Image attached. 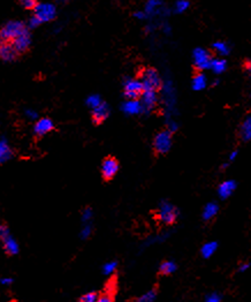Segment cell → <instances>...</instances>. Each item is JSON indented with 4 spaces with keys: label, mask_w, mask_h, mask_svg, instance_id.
Instances as JSON below:
<instances>
[{
    "label": "cell",
    "mask_w": 251,
    "mask_h": 302,
    "mask_svg": "<svg viewBox=\"0 0 251 302\" xmlns=\"http://www.w3.org/2000/svg\"><path fill=\"white\" fill-rule=\"evenodd\" d=\"M28 32V28L20 21H10L0 28V38L7 42H14L18 37Z\"/></svg>",
    "instance_id": "cell-1"
},
{
    "label": "cell",
    "mask_w": 251,
    "mask_h": 302,
    "mask_svg": "<svg viewBox=\"0 0 251 302\" xmlns=\"http://www.w3.org/2000/svg\"><path fill=\"white\" fill-rule=\"evenodd\" d=\"M173 132L168 128L156 134L154 139V151L157 155H165L172 148Z\"/></svg>",
    "instance_id": "cell-2"
},
{
    "label": "cell",
    "mask_w": 251,
    "mask_h": 302,
    "mask_svg": "<svg viewBox=\"0 0 251 302\" xmlns=\"http://www.w3.org/2000/svg\"><path fill=\"white\" fill-rule=\"evenodd\" d=\"M120 164L119 160L116 157V156L108 155L106 157L102 158V165H100V174H102V179L105 183L111 182L114 177H116L118 171H119Z\"/></svg>",
    "instance_id": "cell-3"
},
{
    "label": "cell",
    "mask_w": 251,
    "mask_h": 302,
    "mask_svg": "<svg viewBox=\"0 0 251 302\" xmlns=\"http://www.w3.org/2000/svg\"><path fill=\"white\" fill-rule=\"evenodd\" d=\"M138 80L143 83L146 90H151L157 93L158 90H160L162 88L160 75H159V73L154 68H146V70H143L142 74H140V79Z\"/></svg>",
    "instance_id": "cell-4"
},
{
    "label": "cell",
    "mask_w": 251,
    "mask_h": 302,
    "mask_svg": "<svg viewBox=\"0 0 251 302\" xmlns=\"http://www.w3.org/2000/svg\"><path fill=\"white\" fill-rule=\"evenodd\" d=\"M144 86L138 79H130L124 83V94L128 101H138V98L143 96Z\"/></svg>",
    "instance_id": "cell-5"
},
{
    "label": "cell",
    "mask_w": 251,
    "mask_h": 302,
    "mask_svg": "<svg viewBox=\"0 0 251 302\" xmlns=\"http://www.w3.org/2000/svg\"><path fill=\"white\" fill-rule=\"evenodd\" d=\"M157 216L158 219L160 220L162 224L172 225L176 223L178 219V210L176 206L168 203V202H162V203L159 205Z\"/></svg>",
    "instance_id": "cell-6"
},
{
    "label": "cell",
    "mask_w": 251,
    "mask_h": 302,
    "mask_svg": "<svg viewBox=\"0 0 251 302\" xmlns=\"http://www.w3.org/2000/svg\"><path fill=\"white\" fill-rule=\"evenodd\" d=\"M192 59L195 67L200 71L208 70L211 66V55L205 49L197 48L192 53Z\"/></svg>",
    "instance_id": "cell-7"
},
{
    "label": "cell",
    "mask_w": 251,
    "mask_h": 302,
    "mask_svg": "<svg viewBox=\"0 0 251 302\" xmlns=\"http://www.w3.org/2000/svg\"><path fill=\"white\" fill-rule=\"evenodd\" d=\"M53 131H56V127L50 118H40V120L36 121L35 126H34V135H35V139L38 140L44 137L48 133Z\"/></svg>",
    "instance_id": "cell-8"
},
{
    "label": "cell",
    "mask_w": 251,
    "mask_h": 302,
    "mask_svg": "<svg viewBox=\"0 0 251 302\" xmlns=\"http://www.w3.org/2000/svg\"><path fill=\"white\" fill-rule=\"evenodd\" d=\"M116 276H113L110 280L106 282L104 289L98 294L97 302H114L116 293Z\"/></svg>",
    "instance_id": "cell-9"
},
{
    "label": "cell",
    "mask_w": 251,
    "mask_h": 302,
    "mask_svg": "<svg viewBox=\"0 0 251 302\" xmlns=\"http://www.w3.org/2000/svg\"><path fill=\"white\" fill-rule=\"evenodd\" d=\"M21 57L15 51L13 42H7L0 38V60L2 61H16Z\"/></svg>",
    "instance_id": "cell-10"
},
{
    "label": "cell",
    "mask_w": 251,
    "mask_h": 302,
    "mask_svg": "<svg viewBox=\"0 0 251 302\" xmlns=\"http://www.w3.org/2000/svg\"><path fill=\"white\" fill-rule=\"evenodd\" d=\"M110 116V108L108 105L106 104V103H100V104H98L96 108L92 110V112H91V121H92V125L98 126L102 125L105 122V120L108 119Z\"/></svg>",
    "instance_id": "cell-11"
},
{
    "label": "cell",
    "mask_w": 251,
    "mask_h": 302,
    "mask_svg": "<svg viewBox=\"0 0 251 302\" xmlns=\"http://www.w3.org/2000/svg\"><path fill=\"white\" fill-rule=\"evenodd\" d=\"M14 49L15 51L18 52V55L20 57H24L26 55H28L30 52V35L29 32L24 33V35H21L20 37H18L16 40L13 42Z\"/></svg>",
    "instance_id": "cell-12"
},
{
    "label": "cell",
    "mask_w": 251,
    "mask_h": 302,
    "mask_svg": "<svg viewBox=\"0 0 251 302\" xmlns=\"http://www.w3.org/2000/svg\"><path fill=\"white\" fill-rule=\"evenodd\" d=\"M236 188V183L233 180H226L220 183L218 187V195L220 198H228Z\"/></svg>",
    "instance_id": "cell-13"
},
{
    "label": "cell",
    "mask_w": 251,
    "mask_h": 302,
    "mask_svg": "<svg viewBox=\"0 0 251 302\" xmlns=\"http://www.w3.org/2000/svg\"><path fill=\"white\" fill-rule=\"evenodd\" d=\"M2 248L4 250H5L6 255L8 256H13V255H16L18 251V243L15 240L12 238V236H10V238H7L5 241L2 242Z\"/></svg>",
    "instance_id": "cell-14"
},
{
    "label": "cell",
    "mask_w": 251,
    "mask_h": 302,
    "mask_svg": "<svg viewBox=\"0 0 251 302\" xmlns=\"http://www.w3.org/2000/svg\"><path fill=\"white\" fill-rule=\"evenodd\" d=\"M192 89L196 90V91H200V90L205 89V88H206V86H208L206 76H205L204 74H202V73L196 74L192 79Z\"/></svg>",
    "instance_id": "cell-15"
},
{
    "label": "cell",
    "mask_w": 251,
    "mask_h": 302,
    "mask_svg": "<svg viewBox=\"0 0 251 302\" xmlns=\"http://www.w3.org/2000/svg\"><path fill=\"white\" fill-rule=\"evenodd\" d=\"M142 101L146 108L152 109L156 105V103H157V93L151 90H146L142 96Z\"/></svg>",
    "instance_id": "cell-16"
},
{
    "label": "cell",
    "mask_w": 251,
    "mask_h": 302,
    "mask_svg": "<svg viewBox=\"0 0 251 302\" xmlns=\"http://www.w3.org/2000/svg\"><path fill=\"white\" fill-rule=\"evenodd\" d=\"M226 68H227V61L225 59H222V58L212 59L210 70H212V72L216 73V74H222V73L226 71Z\"/></svg>",
    "instance_id": "cell-17"
},
{
    "label": "cell",
    "mask_w": 251,
    "mask_h": 302,
    "mask_svg": "<svg viewBox=\"0 0 251 302\" xmlns=\"http://www.w3.org/2000/svg\"><path fill=\"white\" fill-rule=\"evenodd\" d=\"M176 271V264L173 261H165L159 266V274L162 276H170Z\"/></svg>",
    "instance_id": "cell-18"
},
{
    "label": "cell",
    "mask_w": 251,
    "mask_h": 302,
    "mask_svg": "<svg viewBox=\"0 0 251 302\" xmlns=\"http://www.w3.org/2000/svg\"><path fill=\"white\" fill-rule=\"evenodd\" d=\"M218 211H219L218 204L211 202V203L205 205V208L203 210V218L205 220H211L212 218H214L216 216Z\"/></svg>",
    "instance_id": "cell-19"
},
{
    "label": "cell",
    "mask_w": 251,
    "mask_h": 302,
    "mask_svg": "<svg viewBox=\"0 0 251 302\" xmlns=\"http://www.w3.org/2000/svg\"><path fill=\"white\" fill-rule=\"evenodd\" d=\"M241 136L244 141L251 140V116L246 117L241 125Z\"/></svg>",
    "instance_id": "cell-20"
},
{
    "label": "cell",
    "mask_w": 251,
    "mask_h": 302,
    "mask_svg": "<svg viewBox=\"0 0 251 302\" xmlns=\"http://www.w3.org/2000/svg\"><path fill=\"white\" fill-rule=\"evenodd\" d=\"M216 249H218V243L216 241H211V242H206L203 247H202L200 253L203 255V257L208 258L216 253Z\"/></svg>",
    "instance_id": "cell-21"
},
{
    "label": "cell",
    "mask_w": 251,
    "mask_h": 302,
    "mask_svg": "<svg viewBox=\"0 0 251 302\" xmlns=\"http://www.w3.org/2000/svg\"><path fill=\"white\" fill-rule=\"evenodd\" d=\"M157 294H158L157 288H152L150 290H148L146 293L142 294L140 296L136 297L132 302H154V300L157 299Z\"/></svg>",
    "instance_id": "cell-22"
},
{
    "label": "cell",
    "mask_w": 251,
    "mask_h": 302,
    "mask_svg": "<svg viewBox=\"0 0 251 302\" xmlns=\"http://www.w3.org/2000/svg\"><path fill=\"white\" fill-rule=\"evenodd\" d=\"M214 51L220 56H227L230 51V45H228L226 42H222V41L216 42V43L214 44Z\"/></svg>",
    "instance_id": "cell-23"
},
{
    "label": "cell",
    "mask_w": 251,
    "mask_h": 302,
    "mask_svg": "<svg viewBox=\"0 0 251 302\" xmlns=\"http://www.w3.org/2000/svg\"><path fill=\"white\" fill-rule=\"evenodd\" d=\"M18 5H21L26 11H36L40 4L37 0H24V2H18Z\"/></svg>",
    "instance_id": "cell-24"
},
{
    "label": "cell",
    "mask_w": 251,
    "mask_h": 302,
    "mask_svg": "<svg viewBox=\"0 0 251 302\" xmlns=\"http://www.w3.org/2000/svg\"><path fill=\"white\" fill-rule=\"evenodd\" d=\"M140 110V104L138 101H128L126 104V111L129 113H138Z\"/></svg>",
    "instance_id": "cell-25"
},
{
    "label": "cell",
    "mask_w": 251,
    "mask_h": 302,
    "mask_svg": "<svg viewBox=\"0 0 251 302\" xmlns=\"http://www.w3.org/2000/svg\"><path fill=\"white\" fill-rule=\"evenodd\" d=\"M10 228L5 221H0V242H4L7 238H10Z\"/></svg>",
    "instance_id": "cell-26"
},
{
    "label": "cell",
    "mask_w": 251,
    "mask_h": 302,
    "mask_svg": "<svg viewBox=\"0 0 251 302\" xmlns=\"http://www.w3.org/2000/svg\"><path fill=\"white\" fill-rule=\"evenodd\" d=\"M97 299H98V293L90 292L84 294V295H82L78 302H97Z\"/></svg>",
    "instance_id": "cell-27"
},
{
    "label": "cell",
    "mask_w": 251,
    "mask_h": 302,
    "mask_svg": "<svg viewBox=\"0 0 251 302\" xmlns=\"http://www.w3.org/2000/svg\"><path fill=\"white\" fill-rule=\"evenodd\" d=\"M205 302H222V296L218 293H210L205 297Z\"/></svg>",
    "instance_id": "cell-28"
},
{
    "label": "cell",
    "mask_w": 251,
    "mask_h": 302,
    "mask_svg": "<svg viewBox=\"0 0 251 302\" xmlns=\"http://www.w3.org/2000/svg\"><path fill=\"white\" fill-rule=\"evenodd\" d=\"M189 7V3L188 2H178L176 4V11L178 12H184Z\"/></svg>",
    "instance_id": "cell-29"
},
{
    "label": "cell",
    "mask_w": 251,
    "mask_h": 302,
    "mask_svg": "<svg viewBox=\"0 0 251 302\" xmlns=\"http://www.w3.org/2000/svg\"><path fill=\"white\" fill-rule=\"evenodd\" d=\"M116 263H114V262L108 263V264H106L104 267L106 273H112L116 271Z\"/></svg>",
    "instance_id": "cell-30"
},
{
    "label": "cell",
    "mask_w": 251,
    "mask_h": 302,
    "mask_svg": "<svg viewBox=\"0 0 251 302\" xmlns=\"http://www.w3.org/2000/svg\"><path fill=\"white\" fill-rule=\"evenodd\" d=\"M250 267V264L249 263H242L241 265H240V267H238V271L240 272H244V271H246Z\"/></svg>",
    "instance_id": "cell-31"
},
{
    "label": "cell",
    "mask_w": 251,
    "mask_h": 302,
    "mask_svg": "<svg viewBox=\"0 0 251 302\" xmlns=\"http://www.w3.org/2000/svg\"><path fill=\"white\" fill-rule=\"evenodd\" d=\"M238 152L236 150L232 151V152H230V157H228V158H230V160H234L235 158H236V157H238Z\"/></svg>",
    "instance_id": "cell-32"
},
{
    "label": "cell",
    "mask_w": 251,
    "mask_h": 302,
    "mask_svg": "<svg viewBox=\"0 0 251 302\" xmlns=\"http://www.w3.org/2000/svg\"><path fill=\"white\" fill-rule=\"evenodd\" d=\"M10 282H12V279H10V278L2 279V284H10Z\"/></svg>",
    "instance_id": "cell-33"
}]
</instances>
